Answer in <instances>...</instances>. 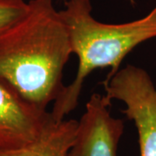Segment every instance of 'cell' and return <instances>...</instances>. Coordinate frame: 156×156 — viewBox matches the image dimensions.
<instances>
[{
	"mask_svg": "<svg viewBox=\"0 0 156 156\" xmlns=\"http://www.w3.org/2000/svg\"><path fill=\"white\" fill-rule=\"evenodd\" d=\"M73 54L67 26L53 0H30L21 17L0 32V80L47 109L60 95Z\"/></svg>",
	"mask_w": 156,
	"mask_h": 156,
	"instance_id": "6da1fadb",
	"label": "cell"
},
{
	"mask_svg": "<svg viewBox=\"0 0 156 156\" xmlns=\"http://www.w3.org/2000/svg\"><path fill=\"white\" fill-rule=\"evenodd\" d=\"M90 0H65L59 10L67 26L78 69L72 82L65 85L53 102L50 115L62 121L78 104L83 83L96 69L110 68L107 78L121 69V64L135 47L156 37V5L146 16L122 23H106L92 15Z\"/></svg>",
	"mask_w": 156,
	"mask_h": 156,
	"instance_id": "7a4b0ae2",
	"label": "cell"
},
{
	"mask_svg": "<svg viewBox=\"0 0 156 156\" xmlns=\"http://www.w3.org/2000/svg\"><path fill=\"white\" fill-rule=\"evenodd\" d=\"M112 101H121L123 113L138 134L140 156H156V83L142 68L127 65L103 82Z\"/></svg>",
	"mask_w": 156,
	"mask_h": 156,
	"instance_id": "3957f363",
	"label": "cell"
},
{
	"mask_svg": "<svg viewBox=\"0 0 156 156\" xmlns=\"http://www.w3.org/2000/svg\"><path fill=\"white\" fill-rule=\"evenodd\" d=\"M111 106L106 94L89 97L68 156H117L125 126L123 120L112 115Z\"/></svg>",
	"mask_w": 156,
	"mask_h": 156,
	"instance_id": "277c9868",
	"label": "cell"
},
{
	"mask_svg": "<svg viewBox=\"0 0 156 156\" xmlns=\"http://www.w3.org/2000/svg\"><path fill=\"white\" fill-rule=\"evenodd\" d=\"M50 118V112L36 106L0 80V151L30 144Z\"/></svg>",
	"mask_w": 156,
	"mask_h": 156,
	"instance_id": "5b68a950",
	"label": "cell"
},
{
	"mask_svg": "<svg viewBox=\"0 0 156 156\" xmlns=\"http://www.w3.org/2000/svg\"><path fill=\"white\" fill-rule=\"evenodd\" d=\"M78 121H55L52 116L38 138L15 150L0 151V156H68L76 139Z\"/></svg>",
	"mask_w": 156,
	"mask_h": 156,
	"instance_id": "8992f818",
	"label": "cell"
},
{
	"mask_svg": "<svg viewBox=\"0 0 156 156\" xmlns=\"http://www.w3.org/2000/svg\"><path fill=\"white\" fill-rule=\"evenodd\" d=\"M27 5L25 0H0V32L21 17Z\"/></svg>",
	"mask_w": 156,
	"mask_h": 156,
	"instance_id": "52a82bcc",
	"label": "cell"
}]
</instances>
